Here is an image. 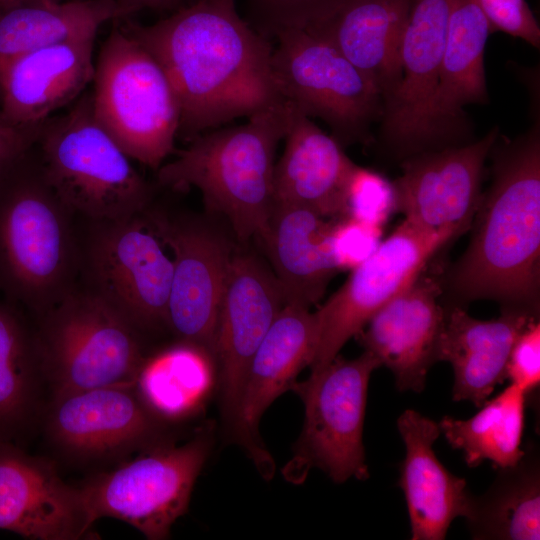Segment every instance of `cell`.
I'll return each mask as SVG.
<instances>
[{
  "label": "cell",
  "mask_w": 540,
  "mask_h": 540,
  "mask_svg": "<svg viewBox=\"0 0 540 540\" xmlns=\"http://www.w3.org/2000/svg\"><path fill=\"white\" fill-rule=\"evenodd\" d=\"M346 0H243L247 22L269 39L283 31L307 30L330 18Z\"/></svg>",
  "instance_id": "d6a6232c"
},
{
  "label": "cell",
  "mask_w": 540,
  "mask_h": 540,
  "mask_svg": "<svg viewBox=\"0 0 540 540\" xmlns=\"http://www.w3.org/2000/svg\"><path fill=\"white\" fill-rule=\"evenodd\" d=\"M415 0H346L327 20L307 31L332 44L379 90L383 104L401 76L400 48Z\"/></svg>",
  "instance_id": "484cf974"
},
{
  "label": "cell",
  "mask_w": 540,
  "mask_h": 540,
  "mask_svg": "<svg viewBox=\"0 0 540 540\" xmlns=\"http://www.w3.org/2000/svg\"><path fill=\"white\" fill-rule=\"evenodd\" d=\"M284 305L273 271L256 255L233 249L213 352L221 418L227 434L235 420L251 360Z\"/></svg>",
  "instance_id": "9a60e30c"
},
{
  "label": "cell",
  "mask_w": 540,
  "mask_h": 540,
  "mask_svg": "<svg viewBox=\"0 0 540 540\" xmlns=\"http://www.w3.org/2000/svg\"><path fill=\"white\" fill-rule=\"evenodd\" d=\"M345 206L347 216L383 227L396 212L393 181L356 164L346 185Z\"/></svg>",
  "instance_id": "836d02e7"
},
{
  "label": "cell",
  "mask_w": 540,
  "mask_h": 540,
  "mask_svg": "<svg viewBox=\"0 0 540 540\" xmlns=\"http://www.w3.org/2000/svg\"><path fill=\"white\" fill-rule=\"evenodd\" d=\"M117 21L167 74L186 140L283 100L269 39L239 15L236 0H193L151 25Z\"/></svg>",
  "instance_id": "6da1fadb"
},
{
  "label": "cell",
  "mask_w": 540,
  "mask_h": 540,
  "mask_svg": "<svg viewBox=\"0 0 540 540\" xmlns=\"http://www.w3.org/2000/svg\"><path fill=\"white\" fill-rule=\"evenodd\" d=\"M274 170V203L308 208L331 220L347 217L345 190L355 163L343 146L293 105Z\"/></svg>",
  "instance_id": "603a6c76"
},
{
  "label": "cell",
  "mask_w": 540,
  "mask_h": 540,
  "mask_svg": "<svg viewBox=\"0 0 540 540\" xmlns=\"http://www.w3.org/2000/svg\"><path fill=\"white\" fill-rule=\"evenodd\" d=\"M506 377L526 395L540 383V322L531 320L514 342L506 364Z\"/></svg>",
  "instance_id": "8d00e7d4"
},
{
  "label": "cell",
  "mask_w": 540,
  "mask_h": 540,
  "mask_svg": "<svg viewBox=\"0 0 540 540\" xmlns=\"http://www.w3.org/2000/svg\"><path fill=\"white\" fill-rule=\"evenodd\" d=\"M473 539L539 540L540 464L535 449L521 460L498 469L489 489L472 496L465 517Z\"/></svg>",
  "instance_id": "f546056e"
},
{
  "label": "cell",
  "mask_w": 540,
  "mask_h": 540,
  "mask_svg": "<svg viewBox=\"0 0 540 540\" xmlns=\"http://www.w3.org/2000/svg\"><path fill=\"white\" fill-rule=\"evenodd\" d=\"M440 294L438 280L423 271L382 306L356 336L365 351L393 373L401 392H422L427 373L437 362L445 319V310L438 302Z\"/></svg>",
  "instance_id": "ffe728a7"
},
{
  "label": "cell",
  "mask_w": 540,
  "mask_h": 540,
  "mask_svg": "<svg viewBox=\"0 0 540 540\" xmlns=\"http://www.w3.org/2000/svg\"><path fill=\"white\" fill-rule=\"evenodd\" d=\"M293 109L283 99L242 125L199 134L156 170L159 184L175 191L198 189L207 208L227 218L237 239L259 238L274 205L276 149Z\"/></svg>",
  "instance_id": "3957f363"
},
{
  "label": "cell",
  "mask_w": 540,
  "mask_h": 540,
  "mask_svg": "<svg viewBox=\"0 0 540 540\" xmlns=\"http://www.w3.org/2000/svg\"><path fill=\"white\" fill-rule=\"evenodd\" d=\"M79 488L54 465L0 441V529L34 540L94 538Z\"/></svg>",
  "instance_id": "d6986e66"
},
{
  "label": "cell",
  "mask_w": 540,
  "mask_h": 540,
  "mask_svg": "<svg viewBox=\"0 0 540 540\" xmlns=\"http://www.w3.org/2000/svg\"><path fill=\"white\" fill-rule=\"evenodd\" d=\"M34 148L48 183L72 213L105 221L148 208L152 186L96 120L91 93L47 119Z\"/></svg>",
  "instance_id": "5b68a950"
},
{
  "label": "cell",
  "mask_w": 540,
  "mask_h": 540,
  "mask_svg": "<svg viewBox=\"0 0 540 540\" xmlns=\"http://www.w3.org/2000/svg\"><path fill=\"white\" fill-rule=\"evenodd\" d=\"M316 345L314 312L285 304L249 365L235 420L227 435L245 451L266 480L273 477L275 463L261 439L260 420L275 399L290 390L298 374L310 367Z\"/></svg>",
  "instance_id": "ac0fdd59"
},
{
  "label": "cell",
  "mask_w": 540,
  "mask_h": 540,
  "mask_svg": "<svg viewBox=\"0 0 540 540\" xmlns=\"http://www.w3.org/2000/svg\"><path fill=\"white\" fill-rule=\"evenodd\" d=\"M271 69L281 97L319 118L344 147L369 144L380 122L382 96L374 83L322 37L292 29L276 36Z\"/></svg>",
  "instance_id": "9c48e42d"
},
{
  "label": "cell",
  "mask_w": 540,
  "mask_h": 540,
  "mask_svg": "<svg viewBox=\"0 0 540 540\" xmlns=\"http://www.w3.org/2000/svg\"><path fill=\"white\" fill-rule=\"evenodd\" d=\"M39 376L34 335L17 309L0 301V441L12 442L27 426Z\"/></svg>",
  "instance_id": "1f68e13d"
},
{
  "label": "cell",
  "mask_w": 540,
  "mask_h": 540,
  "mask_svg": "<svg viewBox=\"0 0 540 540\" xmlns=\"http://www.w3.org/2000/svg\"><path fill=\"white\" fill-rule=\"evenodd\" d=\"M334 221L305 207L274 203L258 239L264 245L285 304L310 309L339 272L331 248Z\"/></svg>",
  "instance_id": "d4e9b609"
},
{
  "label": "cell",
  "mask_w": 540,
  "mask_h": 540,
  "mask_svg": "<svg viewBox=\"0 0 540 540\" xmlns=\"http://www.w3.org/2000/svg\"><path fill=\"white\" fill-rule=\"evenodd\" d=\"M453 237L424 231L404 220L345 283L314 312L317 345L311 372L328 365L371 317L407 288Z\"/></svg>",
  "instance_id": "7c38bea8"
},
{
  "label": "cell",
  "mask_w": 540,
  "mask_h": 540,
  "mask_svg": "<svg viewBox=\"0 0 540 540\" xmlns=\"http://www.w3.org/2000/svg\"><path fill=\"white\" fill-rule=\"evenodd\" d=\"M96 34L42 47L13 61L0 77V118L38 129L93 81Z\"/></svg>",
  "instance_id": "44dd1931"
},
{
  "label": "cell",
  "mask_w": 540,
  "mask_h": 540,
  "mask_svg": "<svg viewBox=\"0 0 540 540\" xmlns=\"http://www.w3.org/2000/svg\"><path fill=\"white\" fill-rule=\"evenodd\" d=\"M36 1H41V0H0V12L16 7V6H20L23 4H28V3H32ZM53 1H69V0H53Z\"/></svg>",
  "instance_id": "ab89813d"
},
{
  "label": "cell",
  "mask_w": 540,
  "mask_h": 540,
  "mask_svg": "<svg viewBox=\"0 0 540 540\" xmlns=\"http://www.w3.org/2000/svg\"><path fill=\"white\" fill-rule=\"evenodd\" d=\"M526 394L510 384L466 420L445 416L438 423L448 444L463 453L468 467L485 460L497 469L517 464L525 454L522 436Z\"/></svg>",
  "instance_id": "4dcf8cb0"
},
{
  "label": "cell",
  "mask_w": 540,
  "mask_h": 540,
  "mask_svg": "<svg viewBox=\"0 0 540 540\" xmlns=\"http://www.w3.org/2000/svg\"><path fill=\"white\" fill-rule=\"evenodd\" d=\"M127 18L115 0H41L0 12V77L16 59L42 47L97 34Z\"/></svg>",
  "instance_id": "83f0119b"
},
{
  "label": "cell",
  "mask_w": 540,
  "mask_h": 540,
  "mask_svg": "<svg viewBox=\"0 0 540 540\" xmlns=\"http://www.w3.org/2000/svg\"><path fill=\"white\" fill-rule=\"evenodd\" d=\"M490 24L475 0H453L437 89L439 118L456 144L470 128L463 108L489 101L484 51Z\"/></svg>",
  "instance_id": "4316f807"
},
{
  "label": "cell",
  "mask_w": 540,
  "mask_h": 540,
  "mask_svg": "<svg viewBox=\"0 0 540 540\" xmlns=\"http://www.w3.org/2000/svg\"><path fill=\"white\" fill-rule=\"evenodd\" d=\"M382 228L350 216L335 220L331 248L338 270L351 271L368 259L382 241Z\"/></svg>",
  "instance_id": "e575fe53"
},
{
  "label": "cell",
  "mask_w": 540,
  "mask_h": 540,
  "mask_svg": "<svg viewBox=\"0 0 540 540\" xmlns=\"http://www.w3.org/2000/svg\"><path fill=\"white\" fill-rule=\"evenodd\" d=\"M535 318L538 313L519 308H503L498 318L488 321L471 317L459 306L445 310L437 361L452 366V399L482 406L496 386L507 379L511 348Z\"/></svg>",
  "instance_id": "cb8c5ba5"
},
{
  "label": "cell",
  "mask_w": 540,
  "mask_h": 540,
  "mask_svg": "<svg viewBox=\"0 0 540 540\" xmlns=\"http://www.w3.org/2000/svg\"><path fill=\"white\" fill-rule=\"evenodd\" d=\"M405 445L400 465L402 489L412 540H443L452 521L466 517L472 496L464 478L455 476L438 460L433 445L441 434L439 424L413 409L397 419Z\"/></svg>",
  "instance_id": "7402d4cb"
},
{
  "label": "cell",
  "mask_w": 540,
  "mask_h": 540,
  "mask_svg": "<svg viewBox=\"0 0 540 540\" xmlns=\"http://www.w3.org/2000/svg\"><path fill=\"white\" fill-rule=\"evenodd\" d=\"M499 134L494 127L479 140L405 157L393 181L396 211L424 231L453 239L469 230L482 196L484 164Z\"/></svg>",
  "instance_id": "5bb4252c"
},
{
  "label": "cell",
  "mask_w": 540,
  "mask_h": 540,
  "mask_svg": "<svg viewBox=\"0 0 540 540\" xmlns=\"http://www.w3.org/2000/svg\"><path fill=\"white\" fill-rule=\"evenodd\" d=\"M96 120L132 159L157 170L174 153L180 108L158 61L113 21L93 81Z\"/></svg>",
  "instance_id": "8992f818"
},
{
  "label": "cell",
  "mask_w": 540,
  "mask_h": 540,
  "mask_svg": "<svg viewBox=\"0 0 540 540\" xmlns=\"http://www.w3.org/2000/svg\"><path fill=\"white\" fill-rule=\"evenodd\" d=\"M492 183L482 194L473 233L451 270L458 298L495 300L538 313L540 286V121L492 146Z\"/></svg>",
  "instance_id": "7a4b0ae2"
},
{
  "label": "cell",
  "mask_w": 540,
  "mask_h": 540,
  "mask_svg": "<svg viewBox=\"0 0 540 540\" xmlns=\"http://www.w3.org/2000/svg\"><path fill=\"white\" fill-rule=\"evenodd\" d=\"M491 31H501L540 47V27L526 0H475Z\"/></svg>",
  "instance_id": "d590c367"
},
{
  "label": "cell",
  "mask_w": 540,
  "mask_h": 540,
  "mask_svg": "<svg viewBox=\"0 0 540 540\" xmlns=\"http://www.w3.org/2000/svg\"><path fill=\"white\" fill-rule=\"evenodd\" d=\"M379 367L380 361L365 350L355 359L336 356L291 386L304 404V421L282 470L287 481L302 483L314 468L338 484L369 478L363 427L369 380Z\"/></svg>",
  "instance_id": "ba28073f"
},
{
  "label": "cell",
  "mask_w": 540,
  "mask_h": 540,
  "mask_svg": "<svg viewBox=\"0 0 540 540\" xmlns=\"http://www.w3.org/2000/svg\"><path fill=\"white\" fill-rule=\"evenodd\" d=\"M211 445L210 430L204 429L182 445L159 442L115 470L92 477L79 488L90 522L111 517L147 539L168 538L188 509Z\"/></svg>",
  "instance_id": "30bf717a"
},
{
  "label": "cell",
  "mask_w": 540,
  "mask_h": 540,
  "mask_svg": "<svg viewBox=\"0 0 540 540\" xmlns=\"http://www.w3.org/2000/svg\"><path fill=\"white\" fill-rule=\"evenodd\" d=\"M152 215L173 257L167 327L178 340L201 346L213 356L233 249L223 237L202 224Z\"/></svg>",
  "instance_id": "e0dca14e"
},
{
  "label": "cell",
  "mask_w": 540,
  "mask_h": 540,
  "mask_svg": "<svg viewBox=\"0 0 540 540\" xmlns=\"http://www.w3.org/2000/svg\"><path fill=\"white\" fill-rule=\"evenodd\" d=\"M41 316L34 340L53 396L133 385L145 358L138 331L101 297L71 290Z\"/></svg>",
  "instance_id": "52a82bcc"
},
{
  "label": "cell",
  "mask_w": 540,
  "mask_h": 540,
  "mask_svg": "<svg viewBox=\"0 0 540 540\" xmlns=\"http://www.w3.org/2000/svg\"><path fill=\"white\" fill-rule=\"evenodd\" d=\"M453 0H415L400 48V82L383 104L380 136L403 158L458 145L437 111V89Z\"/></svg>",
  "instance_id": "4fadbf2b"
},
{
  "label": "cell",
  "mask_w": 540,
  "mask_h": 540,
  "mask_svg": "<svg viewBox=\"0 0 540 540\" xmlns=\"http://www.w3.org/2000/svg\"><path fill=\"white\" fill-rule=\"evenodd\" d=\"M70 213L48 183L34 144L0 176V290L40 315L71 291Z\"/></svg>",
  "instance_id": "277c9868"
},
{
  "label": "cell",
  "mask_w": 540,
  "mask_h": 540,
  "mask_svg": "<svg viewBox=\"0 0 540 540\" xmlns=\"http://www.w3.org/2000/svg\"><path fill=\"white\" fill-rule=\"evenodd\" d=\"M38 129L17 128L0 118V176L34 144Z\"/></svg>",
  "instance_id": "74e56055"
},
{
  "label": "cell",
  "mask_w": 540,
  "mask_h": 540,
  "mask_svg": "<svg viewBox=\"0 0 540 540\" xmlns=\"http://www.w3.org/2000/svg\"><path fill=\"white\" fill-rule=\"evenodd\" d=\"M127 17L150 9L158 12L175 11L186 4V0H115Z\"/></svg>",
  "instance_id": "f35d334b"
},
{
  "label": "cell",
  "mask_w": 540,
  "mask_h": 540,
  "mask_svg": "<svg viewBox=\"0 0 540 540\" xmlns=\"http://www.w3.org/2000/svg\"><path fill=\"white\" fill-rule=\"evenodd\" d=\"M216 363L205 348L178 340L145 357L133 382L144 406L161 421L195 413L212 390Z\"/></svg>",
  "instance_id": "f1b7e54d"
},
{
  "label": "cell",
  "mask_w": 540,
  "mask_h": 540,
  "mask_svg": "<svg viewBox=\"0 0 540 540\" xmlns=\"http://www.w3.org/2000/svg\"><path fill=\"white\" fill-rule=\"evenodd\" d=\"M162 424L133 385L123 384L53 396L46 430L66 454L94 460L162 442Z\"/></svg>",
  "instance_id": "2e32d148"
},
{
  "label": "cell",
  "mask_w": 540,
  "mask_h": 540,
  "mask_svg": "<svg viewBox=\"0 0 540 540\" xmlns=\"http://www.w3.org/2000/svg\"><path fill=\"white\" fill-rule=\"evenodd\" d=\"M96 222L87 249L89 289L138 332L167 327L173 257L148 208Z\"/></svg>",
  "instance_id": "8fae6325"
},
{
  "label": "cell",
  "mask_w": 540,
  "mask_h": 540,
  "mask_svg": "<svg viewBox=\"0 0 540 540\" xmlns=\"http://www.w3.org/2000/svg\"><path fill=\"white\" fill-rule=\"evenodd\" d=\"M191 1H193V0H191Z\"/></svg>",
  "instance_id": "60d3db41"
}]
</instances>
